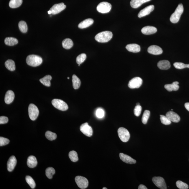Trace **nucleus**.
Instances as JSON below:
<instances>
[{
	"instance_id": "obj_1",
	"label": "nucleus",
	"mask_w": 189,
	"mask_h": 189,
	"mask_svg": "<svg viewBox=\"0 0 189 189\" xmlns=\"http://www.w3.org/2000/svg\"><path fill=\"white\" fill-rule=\"evenodd\" d=\"M113 36V33L111 32L105 31L97 34L95 37V39L99 42H107L111 40Z\"/></svg>"
},
{
	"instance_id": "obj_2",
	"label": "nucleus",
	"mask_w": 189,
	"mask_h": 189,
	"mask_svg": "<svg viewBox=\"0 0 189 189\" xmlns=\"http://www.w3.org/2000/svg\"><path fill=\"white\" fill-rule=\"evenodd\" d=\"M26 62L30 66L35 67L39 66L42 63V59L40 56L31 55L28 56L26 59Z\"/></svg>"
},
{
	"instance_id": "obj_3",
	"label": "nucleus",
	"mask_w": 189,
	"mask_h": 189,
	"mask_svg": "<svg viewBox=\"0 0 189 189\" xmlns=\"http://www.w3.org/2000/svg\"><path fill=\"white\" fill-rule=\"evenodd\" d=\"M184 7L182 4H179L175 12L170 17V21L174 24L177 23L180 19L181 15L184 12Z\"/></svg>"
},
{
	"instance_id": "obj_4",
	"label": "nucleus",
	"mask_w": 189,
	"mask_h": 189,
	"mask_svg": "<svg viewBox=\"0 0 189 189\" xmlns=\"http://www.w3.org/2000/svg\"><path fill=\"white\" fill-rule=\"evenodd\" d=\"M52 103L54 107L61 111H66L68 109V106L66 103L60 99H53L52 101Z\"/></svg>"
},
{
	"instance_id": "obj_5",
	"label": "nucleus",
	"mask_w": 189,
	"mask_h": 189,
	"mask_svg": "<svg viewBox=\"0 0 189 189\" xmlns=\"http://www.w3.org/2000/svg\"><path fill=\"white\" fill-rule=\"evenodd\" d=\"M28 112L30 119L34 121L38 117L39 114V110L37 106L33 104L29 105Z\"/></svg>"
},
{
	"instance_id": "obj_6",
	"label": "nucleus",
	"mask_w": 189,
	"mask_h": 189,
	"mask_svg": "<svg viewBox=\"0 0 189 189\" xmlns=\"http://www.w3.org/2000/svg\"><path fill=\"white\" fill-rule=\"evenodd\" d=\"M118 134L120 139L123 142H127L130 139L129 132L125 128L122 127L119 128L118 130Z\"/></svg>"
},
{
	"instance_id": "obj_7",
	"label": "nucleus",
	"mask_w": 189,
	"mask_h": 189,
	"mask_svg": "<svg viewBox=\"0 0 189 189\" xmlns=\"http://www.w3.org/2000/svg\"><path fill=\"white\" fill-rule=\"evenodd\" d=\"M111 5L107 2H102L97 6V10L102 14L109 12L111 9Z\"/></svg>"
},
{
	"instance_id": "obj_8",
	"label": "nucleus",
	"mask_w": 189,
	"mask_h": 189,
	"mask_svg": "<svg viewBox=\"0 0 189 189\" xmlns=\"http://www.w3.org/2000/svg\"><path fill=\"white\" fill-rule=\"evenodd\" d=\"M75 181L77 185L80 188L86 189L88 186V181L85 177L81 176H78L75 177Z\"/></svg>"
},
{
	"instance_id": "obj_9",
	"label": "nucleus",
	"mask_w": 189,
	"mask_h": 189,
	"mask_svg": "<svg viewBox=\"0 0 189 189\" xmlns=\"http://www.w3.org/2000/svg\"><path fill=\"white\" fill-rule=\"evenodd\" d=\"M143 83V80L139 77L133 78L129 82L128 87L130 89L138 88L141 87Z\"/></svg>"
},
{
	"instance_id": "obj_10",
	"label": "nucleus",
	"mask_w": 189,
	"mask_h": 189,
	"mask_svg": "<svg viewBox=\"0 0 189 189\" xmlns=\"http://www.w3.org/2000/svg\"><path fill=\"white\" fill-rule=\"evenodd\" d=\"M80 130L82 133L89 137H91L93 135L92 128L87 123H85L81 125L80 127Z\"/></svg>"
},
{
	"instance_id": "obj_11",
	"label": "nucleus",
	"mask_w": 189,
	"mask_h": 189,
	"mask_svg": "<svg viewBox=\"0 0 189 189\" xmlns=\"http://www.w3.org/2000/svg\"><path fill=\"white\" fill-rule=\"evenodd\" d=\"M153 182L159 188L161 189H166L167 186L165 181L163 178L160 177H154L152 179Z\"/></svg>"
},
{
	"instance_id": "obj_12",
	"label": "nucleus",
	"mask_w": 189,
	"mask_h": 189,
	"mask_svg": "<svg viewBox=\"0 0 189 189\" xmlns=\"http://www.w3.org/2000/svg\"><path fill=\"white\" fill-rule=\"evenodd\" d=\"M66 7V5L64 3H62L54 5L50 10L52 11V14H56L65 10Z\"/></svg>"
},
{
	"instance_id": "obj_13",
	"label": "nucleus",
	"mask_w": 189,
	"mask_h": 189,
	"mask_svg": "<svg viewBox=\"0 0 189 189\" xmlns=\"http://www.w3.org/2000/svg\"><path fill=\"white\" fill-rule=\"evenodd\" d=\"M154 9V6L150 5L142 9L138 14V17L139 18L143 17L149 14Z\"/></svg>"
},
{
	"instance_id": "obj_14",
	"label": "nucleus",
	"mask_w": 189,
	"mask_h": 189,
	"mask_svg": "<svg viewBox=\"0 0 189 189\" xmlns=\"http://www.w3.org/2000/svg\"><path fill=\"white\" fill-rule=\"evenodd\" d=\"M147 51L149 53L155 55H160L163 52L162 48L156 45L149 46L148 48Z\"/></svg>"
},
{
	"instance_id": "obj_15",
	"label": "nucleus",
	"mask_w": 189,
	"mask_h": 189,
	"mask_svg": "<svg viewBox=\"0 0 189 189\" xmlns=\"http://www.w3.org/2000/svg\"><path fill=\"white\" fill-rule=\"evenodd\" d=\"M17 160L16 157L11 156L7 162V169L9 172H12L16 167Z\"/></svg>"
},
{
	"instance_id": "obj_16",
	"label": "nucleus",
	"mask_w": 189,
	"mask_h": 189,
	"mask_svg": "<svg viewBox=\"0 0 189 189\" xmlns=\"http://www.w3.org/2000/svg\"><path fill=\"white\" fill-rule=\"evenodd\" d=\"M166 116L170 121L174 123H178L180 121V117L177 114L173 111H170L167 112Z\"/></svg>"
},
{
	"instance_id": "obj_17",
	"label": "nucleus",
	"mask_w": 189,
	"mask_h": 189,
	"mask_svg": "<svg viewBox=\"0 0 189 189\" xmlns=\"http://www.w3.org/2000/svg\"><path fill=\"white\" fill-rule=\"evenodd\" d=\"M157 28L152 26H146L141 30L142 33L145 35H150L156 33L157 32Z\"/></svg>"
},
{
	"instance_id": "obj_18",
	"label": "nucleus",
	"mask_w": 189,
	"mask_h": 189,
	"mask_svg": "<svg viewBox=\"0 0 189 189\" xmlns=\"http://www.w3.org/2000/svg\"><path fill=\"white\" fill-rule=\"evenodd\" d=\"M120 158L123 162L129 164H135L136 161L134 159L126 155L123 153H120L119 155Z\"/></svg>"
},
{
	"instance_id": "obj_19",
	"label": "nucleus",
	"mask_w": 189,
	"mask_h": 189,
	"mask_svg": "<svg viewBox=\"0 0 189 189\" xmlns=\"http://www.w3.org/2000/svg\"><path fill=\"white\" fill-rule=\"evenodd\" d=\"M158 68L162 70H167L171 67L170 62L166 60L160 61L157 64Z\"/></svg>"
},
{
	"instance_id": "obj_20",
	"label": "nucleus",
	"mask_w": 189,
	"mask_h": 189,
	"mask_svg": "<svg viewBox=\"0 0 189 189\" xmlns=\"http://www.w3.org/2000/svg\"><path fill=\"white\" fill-rule=\"evenodd\" d=\"M126 48L128 51L132 53H138L141 51V47L137 44H130L127 45Z\"/></svg>"
},
{
	"instance_id": "obj_21",
	"label": "nucleus",
	"mask_w": 189,
	"mask_h": 189,
	"mask_svg": "<svg viewBox=\"0 0 189 189\" xmlns=\"http://www.w3.org/2000/svg\"><path fill=\"white\" fill-rule=\"evenodd\" d=\"M14 93L12 91L9 90L7 91L5 97V102L6 103H11L14 101Z\"/></svg>"
},
{
	"instance_id": "obj_22",
	"label": "nucleus",
	"mask_w": 189,
	"mask_h": 189,
	"mask_svg": "<svg viewBox=\"0 0 189 189\" xmlns=\"http://www.w3.org/2000/svg\"><path fill=\"white\" fill-rule=\"evenodd\" d=\"M179 82L175 81L171 84H167L165 85L164 87L168 91H177L179 88Z\"/></svg>"
},
{
	"instance_id": "obj_23",
	"label": "nucleus",
	"mask_w": 189,
	"mask_h": 189,
	"mask_svg": "<svg viewBox=\"0 0 189 189\" xmlns=\"http://www.w3.org/2000/svg\"><path fill=\"white\" fill-rule=\"evenodd\" d=\"M93 23V20L91 18L83 20L78 24V27L81 29H85L92 25Z\"/></svg>"
},
{
	"instance_id": "obj_24",
	"label": "nucleus",
	"mask_w": 189,
	"mask_h": 189,
	"mask_svg": "<svg viewBox=\"0 0 189 189\" xmlns=\"http://www.w3.org/2000/svg\"><path fill=\"white\" fill-rule=\"evenodd\" d=\"M150 1L151 0H132L130 4L132 8L136 9L141 6L143 4Z\"/></svg>"
},
{
	"instance_id": "obj_25",
	"label": "nucleus",
	"mask_w": 189,
	"mask_h": 189,
	"mask_svg": "<svg viewBox=\"0 0 189 189\" xmlns=\"http://www.w3.org/2000/svg\"><path fill=\"white\" fill-rule=\"evenodd\" d=\"M38 164L36 157L31 156L28 157L27 160V165L28 167L33 168L36 167Z\"/></svg>"
},
{
	"instance_id": "obj_26",
	"label": "nucleus",
	"mask_w": 189,
	"mask_h": 189,
	"mask_svg": "<svg viewBox=\"0 0 189 189\" xmlns=\"http://www.w3.org/2000/svg\"><path fill=\"white\" fill-rule=\"evenodd\" d=\"M5 43L7 46H13L18 43V41L17 39L12 37H7L5 39Z\"/></svg>"
},
{
	"instance_id": "obj_27",
	"label": "nucleus",
	"mask_w": 189,
	"mask_h": 189,
	"mask_svg": "<svg viewBox=\"0 0 189 189\" xmlns=\"http://www.w3.org/2000/svg\"><path fill=\"white\" fill-rule=\"evenodd\" d=\"M52 79V77L50 75H47L40 80V81L46 87H50L51 83L50 81Z\"/></svg>"
},
{
	"instance_id": "obj_28",
	"label": "nucleus",
	"mask_w": 189,
	"mask_h": 189,
	"mask_svg": "<svg viewBox=\"0 0 189 189\" xmlns=\"http://www.w3.org/2000/svg\"><path fill=\"white\" fill-rule=\"evenodd\" d=\"M73 86L75 89H78L81 86V82L80 79L75 75L72 76Z\"/></svg>"
},
{
	"instance_id": "obj_29",
	"label": "nucleus",
	"mask_w": 189,
	"mask_h": 189,
	"mask_svg": "<svg viewBox=\"0 0 189 189\" xmlns=\"http://www.w3.org/2000/svg\"><path fill=\"white\" fill-rule=\"evenodd\" d=\"M5 66L7 69L11 71L16 70V65L14 62L12 60H8L5 62Z\"/></svg>"
},
{
	"instance_id": "obj_30",
	"label": "nucleus",
	"mask_w": 189,
	"mask_h": 189,
	"mask_svg": "<svg viewBox=\"0 0 189 189\" xmlns=\"http://www.w3.org/2000/svg\"><path fill=\"white\" fill-rule=\"evenodd\" d=\"M62 45L65 49H70L73 46V42L70 39H65L63 41Z\"/></svg>"
},
{
	"instance_id": "obj_31",
	"label": "nucleus",
	"mask_w": 189,
	"mask_h": 189,
	"mask_svg": "<svg viewBox=\"0 0 189 189\" xmlns=\"http://www.w3.org/2000/svg\"><path fill=\"white\" fill-rule=\"evenodd\" d=\"M22 0H10L9 5L11 8H16L22 4Z\"/></svg>"
},
{
	"instance_id": "obj_32",
	"label": "nucleus",
	"mask_w": 189,
	"mask_h": 189,
	"mask_svg": "<svg viewBox=\"0 0 189 189\" xmlns=\"http://www.w3.org/2000/svg\"><path fill=\"white\" fill-rule=\"evenodd\" d=\"M19 28L22 33H26L27 31V23L23 21H20L18 24Z\"/></svg>"
},
{
	"instance_id": "obj_33",
	"label": "nucleus",
	"mask_w": 189,
	"mask_h": 189,
	"mask_svg": "<svg viewBox=\"0 0 189 189\" xmlns=\"http://www.w3.org/2000/svg\"><path fill=\"white\" fill-rule=\"evenodd\" d=\"M69 157L72 162H76L78 160L77 153L74 151H71L69 153Z\"/></svg>"
},
{
	"instance_id": "obj_34",
	"label": "nucleus",
	"mask_w": 189,
	"mask_h": 189,
	"mask_svg": "<svg viewBox=\"0 0 189 189\" xmlns=\"http://www.w3.org/2000/svg\"><path fill=\"white\" fill-rule=\"evenodd\" d=\"M55 173V170L53 167H48L46 170V175L48 178L51 179Z\"/></svg>"
},
{
	"instance_id": "obj_35",
	"label": "nucleus",
	"mask_w": 189,
	"mask_h": 189,
	"mask_svg": "<svg viewBox=\"0 0 189 189\" xmlns=\"http://www.w3.org/2000/svg\"><path fill=\"white\" fill-rule=\"evenodd\" d=\"M150 112L149 110H146L144 112L142 118V122L144 124H145L147 123L150 116Z\"/></svg>"
},
{
	"instance_id": "obj_36",
	"label": "nucleus",
	"mask_w": 189,
	"mask_h": 189,
	"mask_svg": "<svg viewBox=\"0 0 189 189\" xmlns=\"http://www.w3.org/2000/svg\"><path fill=\"white\" fill-rule=\"evenodd\" d=\"M45 136L46 138L50 141H53L57 138V134L50 131H47L46 132Z\"/></svg>"
},
{
	"instance_id": "obj_37",
	"label": "nucleus",
	"mask_w": 189,
	"mask_h": 189,
	"mask_svg": "<svg viewBox=\"0 0 189 189\" xmlns=\"http://www.w3.org/2000/svg\"><path fill=\"white\" fill-rule=\"evenodd\" d=\"M26 180L32 189L35 188L36 184L32 178L29 176H27L26 177Z\"/></svg>"
},
{
	"instance_id": "obj_38",
	"label": "nucleus",
	"mask_w": 189,
	"mask_h": 189,
	"mask_svg": "<svg viewBox=\"0 0 189 189\" xmlns=\"http://www.w3.org/2000/svg\"><path fill=\"white\" fill-rule=\"evenodd\" d=\"M87 55L85 53L80 54L76 57V61L78 65L81 64L86 59Z\"/></svg>"
},
{
	"instance_id": "obj_39",
	"label": "nucleus",
	"mask_w": 189,
	"mask_h": 189,
	"mask_svg": "<svg viewBox=\"0 0 189 189\" xmlns=\"http://www.w3.org/2000/svg\"><path fill=\"white\" fill-rule=\"evenodd\" d=\"M173 65L175 68L179 70L188 68H189V64H185L182 63L177 62L174 63Z\"/></svg>"
},
{
	"instance_id": "obj_40",
	"label": "nucleus",
	"mask_w": 189,
	"mask_h": 189,
	"mask_svg": "<svg viewBox=\"0 0 189 189\" xmlns=\"http://www.w3.org/2000/svg\"><path fill=\"white\" fill-rule=\"evenodd\" d=\"M160 119L162 123L163 124L168 125L171 123V121L166 116L160 115Z\"/></svg>"
},
{
	"instance_id": "obj_41",
	"label": "nucleus",
	"mask_w": 189,
	"mask_h": 189,
	"mask_svg": "<svg viewBox=\"0 0 189 189\" xmlns=\"http://www.w3.org/2000/svg\"><path fill=\"white\" fill-rule=\"evenodd\" d=\"M176 186L177 188L180 189H188V185L186 183H183L181 181H177Z\"/></svg>"
},
{
	"instance_id": "obj_42",
	"label": "nucleus",
	"mask_w": 189,
	"mask_h": 189,
	"mask_svg": "<svg viewBox=\"0 0 189 189\" xmlns=\"http://www.w3.org/2000/svg\"><path fill=\"white\" fill-rule=\"evenodd\" d=\"M104 110L101 108H98L96 112V117L99 119H102L104 116Z\"/></svg>"
},
{
	"instance_id": "obj_43",
	"label": "nucleus",
	"mask_w": 189,
	"mask_h": 189,
	"mask_svg": "<svg viewBox=\"0 0 189 189\" xmlns=\"http://www.w3.org/2000/svg\"><path fill=\"white\" fill-rule=\"evenodd\" d=\"M142 110V106L140 105H137L134 110V115L138 117L141 115Z\"/></svg>"
},
{
	"instance_id": "obj_44",
	"label": "nucleus",
	"mask_w": 189,
	"mask_h": 189,
	"mask_svg": "<svg viewBox=\"0 0 189 189\" xmlns=\"http://www.w3.org/2000/svg\"><path fill=\"white\" fill-rule=\"evenodd\" d=\"M10 143V140L7 138L1 137H0V146H5L8 144Z\"/></svg>"
},
{
	"instance_id": "obj_45",
	"label": "nucleus",
	"mask_w": 189,
	"mask_h": 189,
	"mask_svg": "<svg viewBox=\"0 0 189 189\" xmlns=\"http://www.w3.org/2000/svg\"><path fill=\"white\" fill-rule=\"evenodd\" d=\"M9 119L8 118L4 116H2L0 117V124H4L8 122Z\"/></svg>"
},
{
	"instance_id": "obj_46",
	"label": "nucleus",
	"mask_w": 189,
	"mask_h": 189,
	"mask_svg": "<svg viewBox=\"0 0 189 189\" xmlns=\"http://www.w3.org/2000/svg\"><path fill=\"white\" fill-rule=\"evenodd\" d=\"M138 189H147V188L144 185H140L138 188Z\"/></svg>"
},
{
	"instance_id": "obj_47",
	"label": "nucleus",
	"mask_w": 189,
	"mask_h": 189,
	"mask_svg": "<svg viewBox=\"0 0 189 189\" xmlns=\"http://www.w3.org/2000/svg\"><path fill=\"white\" fill-rule=\"evenodd\" d=\"M185 106L186 109L189 111V103H186L185 104Z\"/></svg>"
},
{
	"instance_id": "obj_48",
	"label": "nucleus",
	"mask_w": 189,
	"mask_h": 189,
	"mask_svg": "<svg viewBox=\"0 0 189 189\" xmlns=\"http://www.w3.org/2000/svg\"><path fill=\"white\" fill-rule=\"evenodd\" d=\"M52 11L50 10L48 11V14H52Z\"/></svg>"
},
{
	"instance_id": "obj_49",
	"label": "nucleus",
	"mask_w": 189,
	"mask_h": 189,
	"mask_svg": "<svg viewBox=\"0 0 189 189\" xmlns=\"http://www.w3.org/2000/svg\"><path fill=\"white\" fill-rule=\"evenodd\" d=\"M139 103H137V105H139Z\"/></svg>"
},
{
	"instance_id": "obj_50",
	"label": "nucleus",
	"mask_w": 189,
	"mask_h": 189,
	"mask_svg": "<svg viewBox=\"0 0 189 189\" xmlns=\"http://www.w3.org/2000/svg\"><path fill=\"white\" fill-rule=\"evenodd\" d=\"M107 188H103V189H107Z\"/></svg>"
},
{
	"instance_id": "obj_51",
	"label": "nucleus",
	"mask_w": 189,
	"mask_h": 189,
	"mask_svg": "<svg viewBox=\"0 0 189 189\" xmlns=\"http://www.w3.org/2000/svg\"><path fill=\"white\" fill-rule=\"evenodd\" d=\"M68 78V79H70V78L68 77V78Z\"/></svg>"
},
{
	"instance_id": "obj_52",
	"label": "nucleus",
	"mask_w": 189,
	"mask_h": 189,
	"mask_svg": "<svg viewBox=\"0 0 189 189\" xmlns=\"http://www.w3.org/2000/svg\"><path fill=\"white\" fill-rule=\"evenodd\" d=\"M78 65V66H80V65Z\"/></svg>"
},
{
	"instance_id": "obj_53",
	"label": "nucleus",
	"mask_w": 189,
	"mask_h": 189,
	"mask_svg": "<svg viewBox=\"0 0 189 189\" xmlns=\"http://www.w3.org/2000/svg\"><path fill=\"white\" fill-rule=\"evenodd\" d=\"M173 110L172 109L171 110L172 111H173Z\"/></svg>"
}]
</instances>
